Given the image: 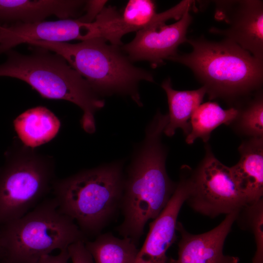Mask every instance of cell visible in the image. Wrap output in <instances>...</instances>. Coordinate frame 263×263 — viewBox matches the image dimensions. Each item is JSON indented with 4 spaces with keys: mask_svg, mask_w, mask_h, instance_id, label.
I'll use <instances>...</instances> for the list:
<instances>
[{
    "mask_svg": "<svg viewBox=\"0 0 263 263\" xmlns=\"http://www.w3.org/2000/svg\"><path fill=\"white\" fill-rule=\"evenodd\" d=\"M0 173V226L34 208L52 189L53 160L23 144Z\"/></svg>",
    "mask_w": 263,
    "mask_h": 263,
    "instance_id": "7",
    "label": "cell"
},
{
    "mask_svg": "<svg viewBox=\"0 0 263 263\" xmlns=\"http://www.w3.org/2000/svg\"><path fill=\"white\" fill-rule=\"evenodd\" d=\"M5 54V61L0 64V76L23 81L44 98L76 105L83 111V130L89 133L95 132L94 113L105 102L62 57L38 47L30 55L12 49Z\"/></svg>",
    "mask_w": 263,
    "mask_h": 263,
    "instance_id": "3",
    "label": "cell"
},
{
    "mask_svg": "<svg viewBox=\"0 0 263 263\" xmlns=\"http://www.w3.org/2000/svg\"><path fill=\"white\" fill-rule=\"evenodd\" d=\"M156 263H175V259L171 257H167L166 259Z\"/></svg>",
    "mask_w": 263,
    "mask_h": 263,
    "instance_id": "25",
    "label": "cell"
},
{
    "mask_svg": "<svg viewBox=\"0 0 263 263\" xmlns=\"http://www.w3.org/2000/svg\"><path fill=\"white\" fill-rule=\"evenodd\" d=\"M240 158L230 167L246 205L263 199V137L247 138L238 148Z\"/></svg>",
    "mask_w": 263,
    "mask_h": 263,
    "instance_id": "15",
    "label": "cell"
},
{
    "mask_svg": "<svg viewBox=\"0 0 263 263\" xmlns=\"http://www.w3.org/2000/svg\"><path fill=\"white\" fill-rule=\"evenodd\" d=\"M190 53L177 54L168 60L190 68L207 90L209 98L233 101L260 88L263 61L228 39L220 42L202 38L188 39Z\"/></svg>",
    "mask_w": 263,
    "mask_h": 263,
    "instance_id": "2",
    "label": "cell"
},
{
    "mask_svg": "<svg viewBox=\"0 0 263 263\" xmlns=\"http://www.w3.org/2000/svg\"><path fill=\"white\" fill-rule=\"evenodd\" d=\"M26 43L60 56L99 96L126 95L141 106L139 82H154L152 75L133 65L120 46L108 44L102 38H92L75 44L45 41Z\"/></svg>",
    "mask_w": 263,
    "mask_h": 263,
    "instance_id": "4",
    "label": "cell"
},
{
    "mask_svg": "<svg viewBox=\"0 0 263 263\" xmlns=\"http://www.w3.org/2000/svg\"><path fill=\"white\" fill-rule=\"evenodd\" d=\"M107 2V0H86L85 13L78 19L83 22L92 23L105 7Z\"/></svg>",
    "mask_w": 263,
    "mask_h": 263,
    "instance_id": "23",
    "label": "cell"
},
{
    "mask_svg": "<svg viewBox=\"0 0 263 263\" xmlns=\"http://www.w3.org/2000/svg\"><path fill=\"white\" fill-rule=\"evenodd\" d=\"M124 176L120 163L55 180L54 198L59 210L87 235L99 233L120 209Z\"/></svg>",
    "mask_w": 263,
    "mask_h": 263,
    "instance_id": "5",
    "label": "cell"
},
{
    "mask_svg": "<svg viewBox=\"0 0 263 263\" xmlns=\"http://www.w3.org/2000/svg\"><path fill=\"white\" fill-rule=\"evenodd\" d=\"M70 256L67 249L60 250L56 255H47L41 257L36 263H68Z\"/></svg>",
    "mask_w": 263,
    "mask_h": 263,
    "instance_id": "24",
    "label": "cell"
},
{
    "mask_svg": "<svg viewBox=\"0 0 263 263\" xmlns=\"http://www.w3.org/2000/svg\"><path fill=\"white\" fill-rule=\"evenodd\" d=\"M263 97L260 91L245 106L238 108V115L230 125L239 135L247 138L263 137Z\"/></svg>",
    "mask_w": 263,
    "mask_h": 263,
    "instance_id": "20",
    "label": "cell"
},
{
    "mask_svg": "<svg viewBox=\"0 0 263 263\" xmlns=\"http://www.w3.org/2000/svg\"><path fill=\"white\" fill-rule=\"evenodd\" d=\"M86 0H0V21L35 23L54 15L72 19L84 12Z\"/></svg>",
    "mask_w": 263,
    "mask_h": 263,
    "instance_id": "14",
    "label": "cell"
},
{
    "mask_svg": "<svg viewBox=\"0 0 263 263\" xmlns=\"http://www.w3.org/2000/svg\"><path fill=\"white\" fill-rule=\"evenodd\" d=\"M161 86L166 93L169 107L168 122L163 133L171 137L177 129H181L187 136L190 131V118L201 104L207 94L206 89L202 86L194 90H175L172 87L169 78L165 80Z\"/></svg>",
    "mask_w": 263,
    "mask_h": 263,
    "instance_id": "17",
    "label": "cell"
},
{
    "mask_svg": "<svg viewBox=\"0 0 263 263\" xmlns=\"http://www.w3.org/2000/svg\"><path fill=\"white\" fill-rule=\"evenodd\" d=\"M191 169L188 165L181 167L175 191L161 213L150 223L135 263H156L167 258L168 249L177 239V218L189 191Z\"/></svg>",
    "mask_w": 263,
    "mask_h": 263,
    "instance_id": "11",
    "label": "cell"
},
{
    "mask_svg": "<svg viewBox=\"0 0 263 263\" xmlns=\"http://www.w3.org/2000/svg\"><path fill=\"white\" fill-rule=\"evenodd\" d=\"M85 245L95 263H135L139 252L130 238L120 239L110 233L87 241Z\"/></svg>",
    "mask_w": 263,
    "mask_h": 263,
    "instance_id": "19",
    "label": "cell"
},
{
    "mask_svg": "<svg viewBox=\"0 0 263 263\" xmlns=\"http://www.w3.org/2000/svg\"><path fill=\"white\" fill-rule=\"evenodd\" d=\"M168 121L166 115L155 114L124 176L119 209L123 220L117 230L136 244L146 224L161 213L177 187L167 172V150L161 141Z\"/></svg>",
    "mask_w": 263,
    "mask_h": 263,
    "instance_id": "1",
    "label": "cell"
},
{
    "mask_svg": "<svg viewBox=\"0 0 263 263\" xmlns=\"http://www.w3.org/2000/svg\"><path fill=\"white\" fill-rule=\"evenodd\" d=\"M188 10L178 21L148 26L136 32L129 43L122 45L121 50L131 62L147 61L154 67L164 63L177 54L178 47L187 41L186 34L192 17Z\"/></svg>",
    "mask_w": 263,
    "mask_h": 263,
    "instance_id": "10",
    "label": "cell"
},
{
    "mask_svg": "<svg viewBox=\"0 0 263 263\" xmlns=\"http://www.w3.org/2000/svg\"><path fill=\"white\" fill-rule=\"evenodd\" d=\"M190 172V186L185 202L195 211L211 218L239 212L246 205L230 168L220 162L210 146Z\"/></svg>",
    "mask_w": 263,
    "mask_h": 263,
    "instance_id": "8",
    "label": "cell"
},
{
    "mask_svg": "<svg viewBox=\"0 0 263 263\" xmlns=\"http://www.w3.org/2000/svg\"></svg>",
    "mask_w": 263,
    "mask_h": 263,
    "instance_id": "27",
    "label": "cell"
},
{
    "mask_svg": "<svg viewBox=\"0 0 263 263\" xmlns=\"http://www.w3.org/2000/svg\"><path fill=\"white\" fill-rule=\"evenodd\" d=\"M215 18L228 27L210 32L222 35L263 60V3L259 0H216Z\"/></svg>",
    "mask_w": 263,
    "mask_h": 263,
    "instance_id": "9",
    "label": "cell"
},
{
    "mask_svg": "<svg viewBox=\"0 0 263 263\" xmlns=\"http://www.w3.org/2000/svg\"><path fill=\"white\" fill-rule=\"evenodd\" d=\"M94 37L92 22H83L78 19L16 22L9 25H0V50L2 54H5L15 46L29 41L67 42Z\"/></svg>",
    "mask_w": 263,
    "mask_h": 263,
    "instance_id": "12",
    "label": "cell"
},
{
    "mask_svg": "<svg viewBox=\"0 0 263 263\" xmlns=\"http://www.w3.org/2000/svg\"><path fill=\"white\" fill-rule=\"evenodd\" d=\"M13 124L22 144L33 149L52 140L61 126L57 117L43 106L24 111L16 118Z\"/></svg>",
    "mask_w": 263,
    "mask_h": 263,
    "instance_id": "16",
    "label": "cell"
},
{
    "mask_svg": "<svg viewBox=\"0 0 263 263\" xmlns=\"http://www.w3.org/2000/svg\"><path fill=\"white\" fill-rule=\"evenodd\" d=\"M238 212L226 215L215 227L205 233L194 234L177 222L178 257L175 263H239V257L225 255V240L235 222Z\"/></svg>",
    "mask_w": 263,
    "mask_h": 263,
    "instance_id": "13",
    "label": "cell"
},
{
    "mask_svg": "<svg viewBox=\"0 0 263 263\" xmlns=\"http://www.w3.org/2000/svg\"><path fill=\"white\" fill-rule=\"evenodd\" d=\"M238 111L236 107L224 109L216 102L200 104L190 118V131L186 136V143L192 144L197 138L207 143L213 131L222 124L230 125Z\"/></svg>",
    "mask_w": 263,
    "mask_h": 263,
    "instance_id": "18",
    "label": "cell"
},
{
    "mask_svg": "<svg viewBox=\"0 0 263 263\" xmlns=\"http://www.w3.org/2000/svg\"><path fill=\"white\" fill-rule=\"evenodd\" d=\"M85 243L77 242L68 247L67 250L72 263H94L93 257L87 249Z\"/></svg>",
    "mask_w": 263,
    "mask_h": 263,
    "instance_id": "22",
    "label": "cell"
},
{
    "mask_svg": "<svg viewBox=\"0 0 263 263\" xmlns=\"http://www.w3.org/2000/svg\"></svg>",
    "mask_w": 263,
    "mask_h": 263,
    "instance_id": "26",
    "label": "cell"
},
{
    "mask_svg": "<svg viewBox=\"0 0 263 263\" xmlns=\"http://www.w3.org/2000/svg\"><path fill=\"white\" fill-rule=\"evenodd\" d=\"M87 241L76 223L44 200L22 217L0 226L1 263H36L55 250Z\"/></svg>",
    "mask_w": 263,
    "mask_h": 263,
    "instance_id": "6",
    "label": "cell"
},
{
    "mask_svg": "<svg viewBox=\"0 0 263 263\" xmlns=\"http://www.w3.org/2000/svg\"><path fill=\"white\" fill-rule=\"evenodd\" d=\"M235 222L254 236L256 251L252 263H263V199L244 206L238 212Z\"/></svg>",
    "mask_w": 263,
    "mask_h": 263,
    "instance_id": "21",
    "label": "cell"
}]
</instances>
